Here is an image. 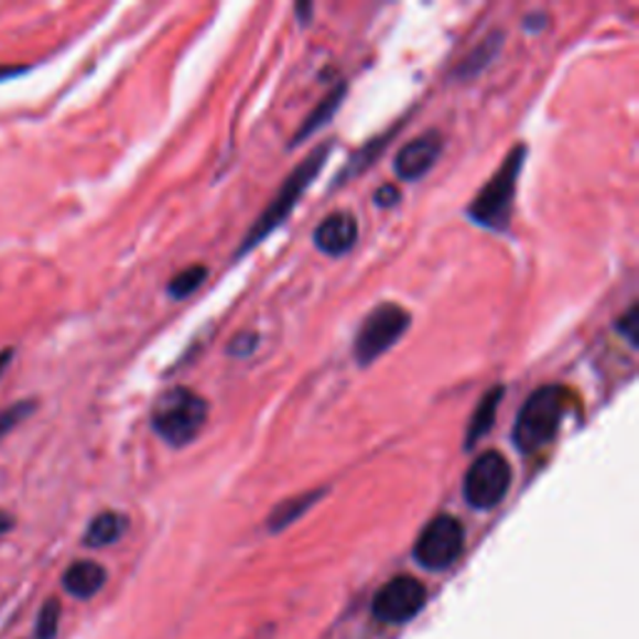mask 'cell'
I'll return each instance as SVG.
<instances>
[{
  "instance_id": "obj_1",
  "label": "cell",
  "mask_w": 639,
  "mask_h": 639,
  "mask_svg": "<svg viewBox=\"0 0 639 639\" xmlns=\"http://www.w3.org/2000/svg\"><path fill=\"white\" fill-rule=\"evenodd\" d=\"M567 408V390L560 385H544L534 390L522 410L517 412L512 427V443L524 455H532L550 445L557 435L562 415Z\"/></svg>"
},
{
  "instance_id": "obj_16",
  "label": "cell",
  "mask_w": 639,
  "mask_h": 639,
  "mask_svg": "<svg viewBox=\"0 0 639 639\" xmlns=\"http://www.w3.org/2000/svg\"><path fill=\"white\" fill-rule=\"evenodd\" d=\"M500 45H502V33H492L490 37H485V41L479 43L477 48L467 55L459 75H463V78H469V75H477L479 71L485 68L487 63L495 58V53H497V48H500Z\"/></svg>"
},
{
  "instance_id": "obj_17",
  "label": "cell",
  "mask_w": 639,
  "mask_h": 639,
  "mask_svg": "<svg viewBox=\"0 0 639 639\" xmlns=\"http://www.w3.org/2000/svg\"><path fill=\"white\" fill-rule=\"evenodd\" d=\"M205 278H208V268H205V266L185 268L183 272H177V275L171 280V285H167V293H171L173 300L191 297L195 290L205 283Z\"/></svg>"
},
{
  "instance_id": "obj_11",
  "label": "cell",
  "mask_w": 639,
  "mask_h": 639,
  "mask_svg": "<svg viewBox=\"0 0 639 639\" xmlns=\"http://www.w3.org/2000/svg\"><path fill=\"white\" fill-rule=\"evenodd\" d=\"M108 582V572L102 565L93 560H78L65 570L63 575V587L68 595L78 597V599H90L96 597L98 592L106 587Z\"/></svg>"
},
{
  "instance_id": "obj_7",
  "label": "cell",
  "mask_w": 639,
  "mask_h": 639,
  "mask_svg": "<svg viewBox=\"0 0 639 639\" xmlns=\"http://www.w3.org/2000/svg\"><path fill=\"white\" fill-rule=\"evenodd\" d=\"M465 548V530L453 515H437L415 542V560L425 570L453 567Z\"/></svg>"
},
{
  "instance_id": "obj_4",
  "label": "cell",
  "mask_w": 639,
  "mask_h": 639,
  "mask_svg": "<svg viewBox=\"0 0 639 639\" xmlns=\"http://www.w3.org/2000/svg\"><path fill=\"white\" fill-rule=\"evenodd\" d=\"M524 155H528V148L517 145L512 153L505 158L500 171L490 177V183L475 195L473 205L467 208L469 220L490 230L507 228V220H510V210L515 203L517 181H520V171L524 165Z\"/></svg>"
},
{
  "instance_id": "obj_10",
  "label": "cell",
  "mask_w": 639,
  "mask_h": 639,
  "mask_svg": "<svg viewBox=\"0 0 639 639\" xmlns=\"http://www.w3.org/2000/svg\"><path fill=\"white\" fill-rule=\"evenodd\" d=\"M315 248L331 258L350 252L357 242V223L350 213H333L313 232Z\"/></svg>"
},
{
  "instance_id": "obj_8",
  "label": "cell",
  "mask_w": 639,
  "mask_h": 639,
  "mask_svg": "<svg viewBox=\"0 0 639 639\" xmlns=\"http://www.w3.org/2000/svg\"><path fill=\"white\" fill-rule=\"evenodd\" d=\"M427 592L415 577H394L372 599V615L380 622L402 625L410 622L425 607Z\"/></svg>"
},
{
  "instance_id": "obj_5",
  "label": "cell",
  "mask_w": 639,
  "mask_h": 639,
  "mask_svg": "<svg viewBox=\"0 0 639 639\" xmlns=\"http://www.w3.org/2000/svg\"><path fill=\"white\" fill-rule=\"evenodd\" d=\"M410 327V313L405 307L394 303H382L365 317L360 331L355 335L353 355L357 365H370L378 360L400 343V337L408 333Z\"/></svg>"
},
{
  "instance_id": "obj_9",
  "label": "cell",
  "mask_w": 639,
  "mask_h": 639,
  "mask_svg": "<svg viewBox=\"0 0 639 639\" xmlns=\"http://www.w3.org/2000/svg\"><path fill=\"white\" fill-rule=\"evenodd\" d=\"M440 153H443V138L435 130L420 136L415 140L400 150L398 160H394V173H398L402 181H420L422 175H427L432 171V165L437 163Z\"/></svg>"
},
{
  "instance_id": "obj_22",
  "label": "cell",
  "mask_w": 639,
  "mask_h": 639,
  "mask_svg": "<svg viewBox=\"0 0 639 639\" xmlns=\"http://www.w3.org/2000/svg\"><path fill=\"white\" fill-rule=\"evenodd\" d=\"M398 201H400V191L394 185H382L380 191L375 193V203H378L380 208H392Z\"/></svg>"
},
{
  "instance_id": "obj_3",
  "label": "cell",
  "mask_w": 639,
  "mask_h": 639,
  "mask_svg": "<svg viewBox=\"0 0 639 639\" xmlns=\"http://www.w3.org/2000/svg\"><path fill=\"white\" fill-rule=\"evenodd\" d=\"M208 420V402L191 388H171L155 400L150 425L167 445H191Z\"/></svg>"
},
{
  "instance_id": "obj_15",
  "label": "cell",
  "mask_w": 639,
  "mask_h": 639,
  "mask_svg": "<svg viewBox=\"0 0 639 639\" xmlns=\"http://www.w3.org/2000/svg\"><path fill=\"white\" fill-rule=\"evenodd\" d=\"M343 96H345V86H337L331 96H327L325 100H320V106L310 112L307 120H305V126L297 130V136H295V143L297 140H303L307 136H313L317 128H323L327 120L333 118V112L340 108V102H343Z\"/></svg>"
},
{
  "instance_id": "obj_14",
  "label": "cell",
  "mask_w": 639,
  "mask_h": 639,
  "mask_svg": "<svg viewBox=\"0 0 639 639\" xmlns=\"http://www.w3.org/2000/svg\"><path fill=\"white\" fill-rule=\"evenodd\" d=\"M317 497H323V492L300 495V497H293V500H288V502H283L280 507H275V512L270 515V530L278 532V530L288 528L290 522H295L300 515L307 512L310 507H313L317 502Z\"/></svg>"
},
{
  "instance_id": "obj_18",
  "label": "cell",
  "mask_w": 639,
  "mask_h": 639,
  "mask_svg": "<svg viewBox=\"0 0 639 639\" xmlns=\"http://www.w3.org/2000/svg\"><path fill=\"white\" fill-rule=\"evenodd\" d=\"M58 625H61V603L58 599H51V603L43 605L41 615H37L35 625L37 639H55V635H58Z\"/></svg>"
},
{
  "instance_id": "obj_19",
  "label": "cell",
  "mask_w": 639,
  "mask_h": 639,
  "mask_svg": "<svg viewBox=\"0 0 639 639\" xmlns=\"http://www.w3.org/2000/svg\"><path fill=\"white\" fill-rule=\"evenodd\" d=\"M33 410H35L33 402H15V405L0 412V437H6L8 432L21 425V422L31 415Z\"/></svg>"
},
{
  "instance_id": "obj_20",
  "label": "cell",
  "mask_w": 639,
  "mask_h": 639,
  "mask_svg": "<svg viewBox=\"0 0 639 639\" xmlns=\"http://www.w3.org/2000/svg\"><path fill=\"white\" fill-rule=\"evenodd\" d=\"M617 331L627 337L629 345H637L639 343V320H637V305H632L627 310V313L619 317L617 323Z\"/></svg>"
},
{
  "instance_id": "obj_23",
  "label": "cell",
  "mask_w": 639,
  "mask_h": 639,
  "mask_svg": "<svg viewBox=\"0 0 639 639\" xmlns=\"http://www.w3.org/2000/svg\"><path fill=\"white\" fill-rule=\"evenodd\" d=\"M11 528H13V517L8 512H0V534H6Z\"/></svg>"
},
{
  "instance_id": "obj_13",
  "label": "cell",
  "mask_w": 639,
  "mask_h": 639,
  "mask_svg": "<svg viewBox=\"0 0 639 639\" xmlns=\"http://www.w3.org/2000/svg\"><path fill=\"white\" fill-rule=\"evenodd\" d=\"M502 394H505V388H495L485 394L483 402H479V408L475 410V415L473 420H469V427H467V443H465L467 450L475 447L477 440H483L495 425V415L502 402Z\"/></svg>"
},
{
  "instance_id": "obj_24",
  "label": "cell",
  "mask_w": 639,
  "mask_h": 639,
  "mask_svg": "<svg viewBox=\"0 0 639 639\" xmlns=\"http://www.w3.org/2000/svg\"><path fill=\"white\" fill-rule=\"evenodd\" d=\"M11 355H13L11 350H3V353H0V372H3V370H6V365L11 362Z\"/></svg>"
},
{
  "instance_id": "obj_2",
  "label": "cell",
  "mask_w": 639,
  "mask_h": 639,
  "mask_svg": "<svg viewBox=\"0 0 639 639\" xmlns=\"http://www.w3.org/2000/svg\"><path fill=\"white\" fill-rule=\"evenodd\" d=\"M327 155H331V145H323V148L313 150V153H310L303 160V163L295 167L293 175H290L288 181L283 183V187H280V193L272 197V203L268 205L266 213H262L260 218L256 220V225H252V230L248 232L246 242L240 246L238 256H246V252H250L252 248L260 246V242L266 240L272 230H278L280 225H283L290 218V213L295 210V205L300 203V197L305 195V191H307L310 185H313L317 173L323 171Z\"/></svg>"
},
{
  "instance_id": "obj_12",
  "label": "cell",
  "mask_w": 639,
  "mask_h": 639,
  "mask_svg": "<svg viewBox=\"0 0 639 639\" xmlns=\"http://www.w3.org/2000/svg\"><path fill=\"white\" fill-rule=\"evenodd\" d=\"M128 530V517L120 512H100L96 520L88 524L86 538L83 542L88 548H108V544H116L120 538H123Z\"/></svg>"
},
{
  "instance_id": "obj_25",
  "label": "cell",
  "mask_w": 639,
  "mask_h": 639,
  "mask_svg": "<svg viewBox=\"0 0 639 639\" xmlns=\"http://www.w3.org/2000/svg\"><path fill=\"white\" fill-rule=\"evenodd\" d=\"M25 68H0V78H11L15 73H23Z\"/></svg>"
},
{
  "instance_id": "obj_21",
  "label": "cell",
  "mask_w": 639,
  "mask_h": 639,
  "mask_svg": "<svg viewBox=\"0 0 639 639\" xmlns=\"http://www.w3.org/2000/svg\"><path fill=\"white\" fill-rule=\"evenodd\" d=\"M256 345H258V337H256V335H242V337H235L232 345H230V355H240V357H246V355H250L252 350H256Z\"/></svg>"
},
{
  "instance_id": "obj_6",
  "label": "cell",
  "mask_w": 639,
  "mask_h": 639,
  "mask_svg": "<svg viewBox=\"0 0 639 639\" xmlns=\"http://www.w3.org/2000/svg\"><path fill=\"white\" fill-rule=\"evenodd\" d=\"M512 485V467L505 455L487 450L469 465L465 475V500L475 510H492L500 505Z\"/></svg>"
}]
</instances>
